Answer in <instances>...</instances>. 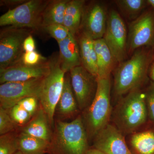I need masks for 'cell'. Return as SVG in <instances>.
<instances>
[{
    "instance_id": "obj_37",
    "label": "cell",
    "mask_w": 154,
    "mask_h": 154,
    "mask_svg": "<svg viewBox=\"0 0 154 154\" xmlns=\"http://www.w3.org/2000/svg\"><path fill=\"white\" fill-rule=\"evenodd\" d=\"M14 154H25L23 153L22 152H20V151L18 150V151L16 152Z\"/></svg>"
},
{
    "instance_id": "obj_38",
    "label": "cell",
    "mask_w": 154,
    "mask_h": 154,
    "mask_svg": "<svg viewBox=\"0 0 154 154\" xmlns=\"http://www.w3.org/2000/svg\"></svg>"
},
{
    "instance_id": "obj_13",
    "label": "cell",
    "mask_w": 154,
    "mask_h": 154,
    "mask_svg": "<svg viewBox=\"0 0 154 154\" xmlns=\"http://www.w3.org/2000/svg\"><path fill=\"white\" fill-rule=\"evenodd\" d=\"M94 148L105 154H133L123 134L115 125L108 124L94 137Z\"/></svg>"
},
{
    "instance_id": "obj_23",
    "label": "cell",
    "mask_w": 154,
    "mask_h": 154,
    "mask_svg": "<svg viewBox=\"0 0 154 154\" xmlns=\"http://www.w3.org/2000/svg\"><path fill=\"white\" fill-rule=\"evenodd\" d=\"M131 144L138 154H154V131L149 130L134 134Z\"/></svg>"
},
{
    "instance_id": "obj_11",
    "label": "cell",
    "mask_w": 154,
    "mask_h": 154,
    "mask_svg": "<svg viewBox=\"0 0 154 154\" xmlns=\"http://www.w3.org/2000/svg\"><path fill=\"white\" fill-rule=\"evenodd\" d=\"M69 74L78 107L81 110H85L96 96L98 79L82 66L72 69Z\"/></svg>"
},
{
    "instance_id": "obj_25",
    "label": "cell",
    "mask_w": 154,
    "mask_h": 154,
    "mask_svg": "<svg viewBox=\"0 0 154 154\" xmlns=\"http://www.w3.org/2000/svg\"><path fill=\"white\" fill-rule=\"evenodd\" d=\"M17 137L13 132L1 135L0 154H14L18 151Z\"/></svg>"
},
{
    "instance_id": "obj_18",
    "label": "cell",
    "mask_w": 154,
    "mask_h": 154,
    "mask_svg": "<svg viewBox=\"0 0 154 154\" xmlns=\"http://www.w3.org/2000/svg\"><path fill=\"white\" fill-rule=\"evenodd\" d=\"M77 38L79 47L82 66L92 75L98 78L97 58L94 40L90 37L79 33Z\"/></svg>"
},
{
    "instance_id": "obj_1",
    "label": "cell",
    "mask_w": 154,
    "mask_h": 154,
    "mask_svg": "<svg viewBox=\"0 0 154 154\" xmlns=\"http://www.w3.org/2000/svg\"><path fill=\"white\" fill-rule=\"evenodd\" d=\"M153 55L152 50L139 48L129 59L119 63L114 74L113 91L116 96L139 89L146 78Z\"/></svg>"
},
{
    "instance_id": "obj_31",
    "label": "cell",
    "mask_w": 154,
    "mask_h": 154,
    "mask_svg": "<svg viewBox=\"0 0 154 154\" xmlns=\"http://www.w3.org/2000/svg\"><path fill=\"white\" fill-rule=\"evenodd\" d=\"M145 94L148 115L154 123V83L149 86Z\"/></svg>"
},
{
    "instance_id": "obj_35",
    "label": "cell",
    "mask_w": 154,
    "mask_h": 154,
    "mask_svg": "<svg viewBox=\"0 0 154 154\" xmlns=\"http://www.w3.org/2000/svg\"><path fill=\"white\" fill-rule=\"evenodd\" d=\"M87 154H105L96 149H89Z\"/></svg>"
},
{
    "instance_id": "obj_19",
    "label": "cell",
    "mask_w": 154,
    "mask_h": 154,
    "mask_svg": "<svg viewBox=\"0 0 154 154\" xmlns=\"http://www.w3.org/2000/svg\"><path fill=\"white\" fill-rule=\"evenodd\" d=\"M85 0H69L67 5L63 25L70 33L76 36L79 34L83 10L86 4Z\"/></svg>"
},
{
    "instance_id": "obj_3",
    "label": "cell",
    "mask_w": 154,
    "mask_h": 154,
    "mask_svg": "<svg viewBox=\"0 0 154 154\" xmlns=\"http://www.w3.org/2000/svg\"><path fill=\"white\" fill-rule=\"evenodd\" d=\"M145 94L139 89L127 94L113 111L115 126L122 134L132 133L144 124L148 116Z\"/></svg>"
},
{
    "instance_id": "obj_4",
    "label": "cell",
    "mask_w": 154,
    "mask_h": 154,
    "mask_svg": "<svg viewBox=\"0 0 154 154\" xmlns=\"http://www.w3.org/2000/svg\"><path fill=\"white\" fill-rule=\"evenodd\" d=\"M97 91L91 105L86 108L82 117L88 138L96 134L109 124L111 115L110 77L98 79Z\"/></svg>"
},
{
    "instance_id": "obj_32",
    "label": "cell",
    "mask_w": 154,
    "mask_h": 154,
    "mask_svg": "<svg viewBox=\"0 0 154 154\" xmlns=\"http://www.w3.org/2000/svg\"><path fill=\"white\" fill-rule=\"evenodd\" d=\"M23 48L25 52H32L36 51V43L32 34L25 38L23 43Z\"/></svg>"
},
{
    "instance_id": "obj_2",
    "label": "cell",
    "mask_w": 154,
    "mask_h": 154,
    "mask_svg": "<svg viewBox=\"0 0 154 154\" xmlns=\"http://www.w3.org/2000/svg\"><path fill=\"white\" fill-rule=\"evenodd\" d=\"M88 139L81 116L70 122L58 120L51 136L49 154H87Z\"/></svg>"
},
{
    "instance_id": "obj_29",
    "label": "cell",
    "mask_w": 154,
    "mask_h": 154,
    "mask_svg": "<svg viewBox=\"0 0 154 154\" xmlns=\"http://www.w3.org/2000/svg\"><path fill=\"white\" fill-rule=\"evenodd\" d=\"M36 51L32 52H25L22 56L21 63L28 66H35L47 60Z\"/></svg>"
},
{
    "instance_id": "obj_34",
    "label": "cell",
    "mask_w": 154,
    "mask_h": 154,
    "mask_svg": "<svg viewBox=\"0 0 154 154\" xmlns=\"http://www.w3.org/2000/svg\"><path fill=\"white\" fill-rule=\"evenodd\" d=\"M149 70L150 75L151 78L153 81V83H154V60H153L152 62V63L151 64Z\"/></svg>"
},
{
    "instance_id": "obj_8",
    "label": "cell",
    "mask_w": 154,
    "mask_h": 154,
    "mask_svg": "<svg viewBox=\"0 0 154 154\" xmlns=\"http://www.w3.org/2000/svg\"><path fill=\"white\" fill-rule=\"evenodd\" d=\"M103 38L119 63L127 57L128 35L123 19L117 11L112 10L108 14L107 26Z\"/></svg>"
},
{
    "instance_id": "obj_7",
    "label": "cell",
    "mask_w": 154,
    "mask_h": 154,
    "mask_svg": "<svg viewBox=\"0 0 154 154\" xmlns=\"http://www.w3.org/2000/svg\"><path fill=\"white\" fill-rule=\"evenodd\" d=\"M34 30L13 26L4 27L0 31V70L21 63L25 51L23 43Z\"/></svg>"
},
{
    "instance_id": "obj_16",
    "label": "cell",
    "mask_w": 154,
    "mask_h": 154,
    "mask_svg": "<svg viewBox=\"0 0 154 154\" xmlns=\"http://www.w3.org/2000/svg\"><path fill=\"white\" fill-rule=\"evenodd\" d=\"M94 45L97 58V79L110 77L115 63L117 62L104 38L94 40Z\"/></svg>"
},
{
    "instance_id": "obj_12",
    "label": "cell",
    "mask_w": 154,
    "mask_h": 154,
    "mask_svg": "<svg viewBox=\"0 0 154 154\" xmlns=\"http://www.w3.org/2000/svg\"><path fill=\"white\" fill-rule=\"evenodd\" d=\"M108 14L105 4L92 1L85 5L79 33L87 35L93 40L103 38L106 30Z\"/></svg>"
},
{
    "instance_id": "obj_9",
    "label": "cell",
    "mask_w": 154,
    "mask_h": 154,
    "mask_svg": "<svg viewBox=\"0 0 154 154\" xmlns=\"http://www.w3.org/2000/svg\"><path fill=\"white\" fill-rule=\"evenodd\" d=\"M154 46V11L141 14L130 24L127 39L128 53L143 47Z\"/></svg>"
},
{
    "instance_id": "obj_20",
    "label": "cell",
    "mask_w": 154,
    "mask_h": 154,
    "mask_svg": "<svg viewBox=\"0 0 154 154\" xmlns=\"http://www.w3.org/2000/svg\"><path fill=\"white\" fill-rule=\"evenodd\" d=\"M69 0H50L42 17L41 30L53 24L63 25Z\"/></svg>"
},
{
    "instance_id": "obj_6",
    "label": "cell",
    "mask_w": 154,
    "mask_h": 154,
    "mask_svg": "<svg viewBox=\"0 0 154 154\" xmlns=\"http://www.w3.org/2000/svg\"><path fill=\"white\" fill-rule=\"evenodd\" d=\"M50 0H28L0 17L1 27L13 26L41 30L42 17Z\"/></svg>"
},
{
    "instance_id": "obj_22",
    "label": "cell",
    "mask_w": 154,
    "mask_h": 154,
    "mask_svg": "<svg viewBox=\"0 0 154 154\" xmlns=\"http://www.w3.org/2000/svg\"><path fill=\"white\" fill-rule=\"evenodd\" d=\"M18 150L25 154L49 153L50 142L21 132L18 136Z\"/></svg>"
},
{
    "instance_id": "obj_15",
    "label": "cell",
    "mask_w": 154,
    "mask_h": 154,
    "mask_svg": "<svg viewBox=\"0 0 154 154\" xmlns=\"http://www.w3.org/2000/svg\"><path fill=\"white\" fill-rule=\"evenodd\" d=\"M59 48L60 63L64 72H69L76 67L82 66L79 47L76 36L71 33L69 37L57 42Z\"/></svg>"
},
{
    "instance_id": "obj_30",
    "label": "cell",
    "mask_w": 154,
    "mask_h": 154,
    "mask_svg": "<svg viewBox=\"0 0 154 154\" xmlns=\"http://www.w3.org/2000/svg\"><path fill=\"white\" fill-rule=\"evenodd\" d=\"M38 98L31 96L22 99L17 104L20 105L33 116L38 110Z\"/></svg>"
},
{
    "instance_id": "obj_5",
    "label": "cell",
    "mask_w": 154,
    "mask_h": 154,
    "mask_svg": "<svg viewBox=\"0 0 154 154\" xmlns=\"http://www.w3.org/2000/svg\"><path fill=\"white\" fill-rule=\"evenodd\" d=\"M48 60L49 71L43 78L38 100L47 115L50 124L52 125L57 106L63 90L66 73L61 68L59 54L54 53Z\"/></svg>"
},
{
    "instance_id": "obj_28",
    "label": "cell",
    "mask_w": 154,
    "mask_h": 154,
    "mask_svg": "<svg viewBox=\"0 0 154 154\" xmlns=\"http://www.w3.org/2000/svg\"><path fill=\"white\" fill-rule=\"evenodd\" d=\"M16 125L9 115L8 110L0 107V134L1 135L13 132Z\"/></svg>"
},
{
    "instance_id": "obj_17",
    "label": "cell",
    "mask_w": 154,
    "mask_h": 154,
    "mask_svg": "<svg viewBox=\"0 0 154 154\" xmlns=\"http://www.w3.org/2000/svg\"><path fill=\"white\" fill-rule=\"evenodd\" d=\"M49 124L47 115L40 107L29 122L24 127L22 132L50 142L52 135Z\"/></svg>"
},
{
    "instance_id": "obj_26",
    "label": "cell",
    "mask_w": 154,
    "mask_h": 154,
    "mask_svg": "<svg viewBox=\"0 0 154 154\" xmlns=\"http://www.w3.org/2000/svg\"><path fill=\"white\" fill-rule=\"evenodd\" d=\"M8 110L9 115L16 125H25L33 117L18 104L14 105Z\"/></svg>"
},
{
    "instance_id": "obj_36",
    "label": "cell",
    "mask_w": 154,
    "mask_h": 154,
    "mask_svg": "<svg viewBox=\"0 0 154 154\" xmlns=\"http://www.w3.org/2000/svg\"><path fill=\"white\" fill-rule=\"evenodd\" d=\"M146 2L149 5L152 6L154 8V0H148L146 1Z\"/></svg>"
},
{
    "instance_id": "obj_10",
    "label": "cell",
    "mask_w": 154,
    "mask_h": 154,
    "mask_svg": "<svg viewBox=\"0 0 154 154\" xmlns=\"http://www.w3.org/2000/svg\"><path fill=\"white\" fill-rule=\"evenodd\" d=\"M44 77L26 82L1 84V107L8 110L24 98L33 96L38 99Z\"/></svg>"
},
{
    "instance_id": "obj_14",
    "label": "cell",
    "mask_w": 154,
    "mask_h": 154,
    "mask_svg": "<svg viewBox=\"0 0 154 154\" xmlns=\"http://www.w3.org/2000/svg\"><path fill=\"white\" fill-rule=\"evenodd\" d=\"M48 59L35 66H28L20 63L3 70H0L1 84L13 82H23L43 78L49 71Z\"/></svg>"
},
{
    "instance_id": "obj_33",
    "label": "cell",
    "mask_w": 154,
    "mask_h": 154,
    "mask_svg": "<svg viewBox=\"0 0 154 154\" xmlns=\"http://www.w3.org/2000/svg\"><path fill=\"white\" fill-rule=\"evenodd\" d=\"M28 0H1L0 6L9 8V10L15 8L20 5L27 2Z\"/></svg>"
},
{
    "instance_id": "obj_24",
    "label": "cell",
    "mask_w": 154,
    "mask_h": 154,
    "mask_svg": "<svg viewBox=\"0 0 154 154\" xmlns=\"http://www.w3.org/2000/svg\"><path fill=\"white\" fill-rule=\"evenodd\" d=\"M122 12L130 18H137V16L146 7V1L144 0H117L115 1Z\"/></svg>"
},
{
    "instance_id": "obj_21",
    "label": "cell",
    "mask_w": 154,
    "mask_h": 154,
    "mask_svg": "<svg viewBox=\"0 0 154 154\" xmlns=\"http://www.w3.org/2000/svg\"><path fill=\"white\" fill-rule=\"evenodd\" d=\"M78 105L71 83L69 72L65 76L63 90L57 106L56 111L63 116H70L76 113Z\"/></svg>"
},
{
    "instance_id": "obj_27",
    "label": "cell",
    "mask_w": 154,
    "mask_h": 154,
    "mask_svg": "<svg viewBox=\"0 0 154 154\" xmlns=\"http://www.w3.org/2000/svg\"><path fill=\"white\" fill-rule=\"evenodd\" d=\"M57 42L64 40L71 34L68 29L60 24H53L45 27L44 30Z\"/></svg>"
}]
</instances>
